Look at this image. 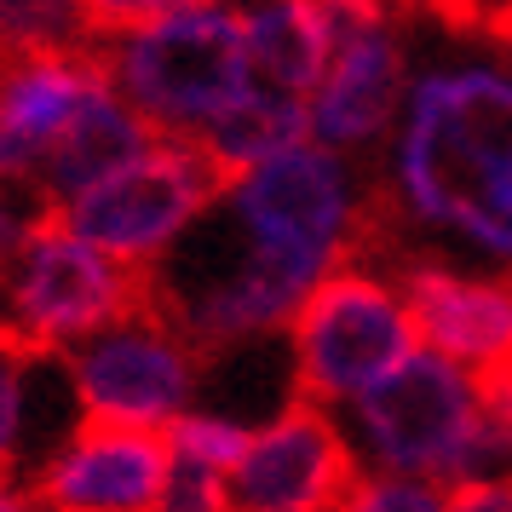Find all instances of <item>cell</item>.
Segmentation results:
<instances>
[{
  "label": "cell",
  "instance_id": "cell-1",
  "mask_svg": "<svg viewBox=\"0 0 512 512\" xmlns=\"http://www.w3.org/2000/svg\"><path fill=\"white\" fill-rule=\"evenodd\" d=\"M156 300V265H121L64 231L58 208L0 265V346L64 357L87 334Z\"/></svg>",
  "mask_w": 512,
  "mask_h": 512
},
{
  "label": "cell",
  "instance_id": "cell-2",
  "mask_svg": "<svg viewBox=\"0 0 512 512\" xmlns=\"http://www.w3.org/2000/svg\"><path fill=\"white\" fill-rule=\"evenodd\" d=\"M294 340V397L300 403H357L420 351L415 317L392 282L369 265H334L288 317Z\"/></svg>",
  "mask_w": 512,
  "mask_h": 512
},
{
  "label": "cell",
  "instance_id": "cell-3",
  "mask_svg": "<svg viewBox=\"0 0 512 512\" xmlns=\"http://www.w3.org/2000/svg\"><path fill=\"white\" fill-rule=\"evenodd\" d=\"M219 196H231L225 167L185 133H162L139 162H127L104 185L75 196L70 208H58V219L70 236L121 265H162L167 242L190 231Z\"/></svg>",
  "mask_w": 512,
  "mask_h": 512
},
{
  "label": "cell",
  "instance_id": "cell-4",
  "mask_svg": "<svg viewBox=\"0 0 512 512\" xmlns=\"http://www.w3.org/2000/svg\"><path fill=\"white\" fill-rule=\"evenodd\" d=\"M248 70L242 12L231 6H190L116 47L121 93L156 133H196L248 93Z\"/></svg>",
  "mask_w": 512,
  "mask_h": 512
},
{
  "label": "cell",
  "instance_id": "cell-5",
  "mask_svg": "<svg viewBox=\"0 0 512 512\" xmlns=\"http://www.w3.org/2000/svg\"><path fill=\"white\" fill-rule=\"evenodd\" d=\"M70 374L75 415L104 420V426H150L162 432L173 415H185L196 380H202V351L190 346L179 323L167 317V294L156 282V300L121 317V323L87 334L81 346L58 357Z\"/></svg>",
  "mask_w": 512,
  "mask_h": 512
},
{
  "label": "cell",
  "instance_id": "cell-6",
  "mask_svg": "<svg viewBox=\"0 0 512 512\" xmlns=\"http://www.w3.org/2000/svg\"><path fill=\"white\" fill-rule=\"evenodd\" d=\"M351 415L380 472L449 489L455 455L478 420V392L461 363H449L438 351H415L403 369H392L380 386L357 397Z\"/></svg>",
  "mask_w": 512,
  "mask_h": 512
},
{
  "label": "cell",
  "instance_id": "cell-7",
  "mask_svg": "<svg viewBox=\"0 0 512 512\" xmlns=\"http://www.w3.org/2000/svg\"><path fill=\"white\" fill-rule=\"evenodd\" d=\"M397 202L432 225L466 231L489 254L512 259V179L466 150L432 81H420L409 98V127L397 144Z\"/></svg>",
  "mask_w": 512,
  "mask_h": 512
},
{
  "label": "cell",
  "instance_id": "cell-8",
  "mask_svg": "<svg viewBox=\"0 0 512 512\" xmlns=\"http://www.w3.org/2000/svg\"><path fill=\"white\" fill-rule=\"evenodd\" d=\"M231 208L242 219L248 242H259V248L346 265V236L357 202H351L346 162L334 150L294 144L271 162L248 167L231 185Z\"/></svg>",
  "mask_w": 512,
  "mask_h": 512
},
{
  "label": "cell",
  "instance_id": "cell-9",
  "mask_svg": "<svg viewBox=\"0 0 512 512\" xmlns=\"http://www.w3.org/2000/svg\"><path fill=\"white\" fill-rule=\"evenodd\" d=\"M357 472L363 466L334 415L288 397V409L248 438L225 489H231V512H334L357 484Z\"/></svg>",
  "mask_w": 512,
  "mask_h": 512
},
{
  "label": "cell",
  "instance_id": "cell-10",
  "mask_svg": "<svg viewBox=\"0 0 512 512\" xmlns=\"http://www.w3.org/2000/svg\"><path fill=\"white\" fill-rule=\"evenodd\" d=\"M173 478V449L150 426L75 420L29 478L35 512H156Z\"/></svg>",
  "mask_w": 512,
  "mask_h": 512
},
{
  "label": "cell",
  "instance_id": "cell-11",
  "mask_svg": "<svg viewBox=\"0 0 512 512\" xmlns=\"http://www.w3.org/2000/svg\"><path fill=\"white\" fill-rule=\"evenodd\" d=\"M397 288L426 346L466 374L512 363V277H461L432 259H403Z\"/></svg>",
  "mask_w": 512,
  "mask_h": 512
},
{
  "label": "cell",
  "instance_id": "cell-12",
  "mask_svg": "<svg viewBox=\"0 0 512 512\" xmlns=\"http://www.w3.org/2000/svg\"><path fill=\"white\" fill-rule=\"evenodd\" d=\"M397 104H403V47L392 29H369V35H351L346 47H334L317 104L305 110H311V133L323 144H369L386 133Z\"/></svg>",
  "mask_w": 512,
  "mask_h": 512
},
{
  "label": "cell",
  "instance_id": "cell-13",
  "mask_svg": "<svg viewBox=\"0 0 512 512\" xmlns=\"http://www.w3.org/2000/svg\"><path fill=\"white\" fill-rule=\"evenodd\" d=\"M156 139H162V133L104 87V93H93L70 121H64V133L52 139L47 162H41V173H35L29 190H35L47 208H70L75 196H87L93 185H104V179L121 173L127 162H139Z\"/></svg>",
  "mask_w": 512,
  "mask_h": 512
},
{
  "label": "cell",
  "instance_id": "cell-14",
  "mask_svg": "<svg viewBox=\"0 0 512 512\" xmlns=\"http://www.w3.org/2000/svg\"><path fill=\"white\" fill-rule=\"evenodd\" d=\"M185 139H196L202 150H208L213 162L225 167V179H242L248 167L271 162V156H282V150H294V144L311 139V110H305L294 93H248L236 98V104H225L213 121H202L196 133H185Z\"/></svg>",
  "mask_w": 512,
  "mask_h": 512
},
{
  "label": "cell",
  "instance_id": "cell-15",
  "mask_svg": "<svg viewBox=\"0 0 512 512\" xmlns=\"http://www.w3.org/2000/svg\"><path fill=\"white\" fill-rule=\"evenodd\" d=\"M242 41H248V64L271 75L277 93H317L334 58L328 24L305 6V0H259L254 12H242Z\"/></svg>",
  "mask_w": 512,
  "mask_h": 512
},
{
  "label": "cell",
  "instance_id": "cell-16",
  "mask_svg": "<svg viewBox=\"0 0 512 512\" xmlns=\"http://www.w3.org/2000/svg\"><path fill=\"white\" fill-rule=\"evenodd\" d=\"M75 0H0V58H29L52 47H81Z\"/></svg>",
  "mask_w": 512,
  "mask_h": 512
},
{
  "label": "cell",
  "instance_id": "cell-17",
  "mask_svg": "<svg viewBox=\"0 0 512 512\" xmlns=\"http://www.w3.org/2000/svg\"><path fill=\"white\" fill-rule=\"evenodd\" d=\"M167 449H173V461L179 466H202V472H219V478H231V466L242 461V449H248V426H236L225 415H173L162 426Z\"/></svg>",
  "mask_w": 512,
  "mask_h": 512
},
{
  "label": "cell",
  "instance_id": "cell-18",
  "mask_svg": "<svg viewBox=\"0 0 512 512\" xmlns=\"http://www.w3.org/2000/svg\"><path fill=\"white\" fill-rule=\"evenodd\" d=\"M47 357H24V351L0 346V478L18 484L24 472V420H29V374Z\"/></svg>",
  "mask_w": 512,
  "mask_h": 512
},
{
  "label": "cell",
  "instance_id": "cell-19",
  "mask_svg": "<svg viewBox=\"0 0 512 512\" xmlns=\"http://www.w3.org/2000/svg\"><path fill=\"white\" fill-rule=\"evenodd\" d=\"M190 6H219V0H75V24L87 41H116V35H139V29L179 18Z\"/></svg>",
  "mask_w": 512,
  "mask_h": 512
},
{
  "label": "cell",
  "instance_id": "cell-20",
  "mask_svg": "<svg viewBox=\"0 0 512 512\" xmlns=\"http://www.w3.org/2000/svg\"><path fill=\"white\" fill-rule=\"evenodd\" d=\"M449 489L426 484V478H397V472H357L346 501L334 512H443Z\"/></svg>",
  "mask_w": 512,
  "mask_h": 512
},
{
  "label": "cell",
  "instance_id": "cell-21",
  "mask_svg": "<svg viewBox=\"0 0 512 512\" xmlns=\"http://www.w3.org/2000/svg\"><path fill=\"white\" fill-rule=\"evenodd\" d=\"M156 512H231V489L219 472H202V466H179L173 461V478L162 489V507Z\"/></svg>",
  "mask_w": 512,
  "mask_h": 512
},
{
  "label": "cell",
  "instance_id": "cell-22",
  "mask_svg": "<svg viewBox=\"0 0 512 512\" xmlns=\"http://www.w3.org/2000/svg\"><path fill=\"white\" fill-rule=\"evenodd\" d=\"M443 512H512V478H478V484H455Z\"/></svg>",
  "mask_w": 512,
  "mask_h": 512
},
{
  "label": "cell",
  "instance_id": "cell-23",
  "mask_svg": "<svg viewBox=\"0 0 512 512\" xmlns=\"http://www.w3.org/2000/svg\"><path fill=\"white\" fill-rule=\"evenodd\" d=\"M403 12H432V18H438L443 29H455V35H478L489 0H403Z\"/></svg>",
  "mask_w": 512,
  "mask_h": 512
},
{
  "label": "cell",
  "instance_id": "cell-24",
  "mask_svg": "<svg viewBox=\"0 0 512 512\" xmlns=\"http://www.w3.org/2000/svg\"><path fill=\"white\" fill-rule=\"evenodd\" d=\"M472 392H478V409L489 420H501L512 432V363H495V369H478L472 374Z\"/></svg>",
  "mask_w": 512,
  "mask_h": 512
},
{
  "label": "cell",
  "instance_id": "cell-25",
  "mask_svg": "<svg viewBox=\"0 0 512 512\" xmlns=\"http://www.w3.org/2000/svg\"><path fill=\"white\" fill-rule=\"evenodd\" d=\"M0 512H35L24 484H12V478H0Z\"/></svg>",
  "mask_w": 512,
  "mask_h": 512
}]
</instances>
